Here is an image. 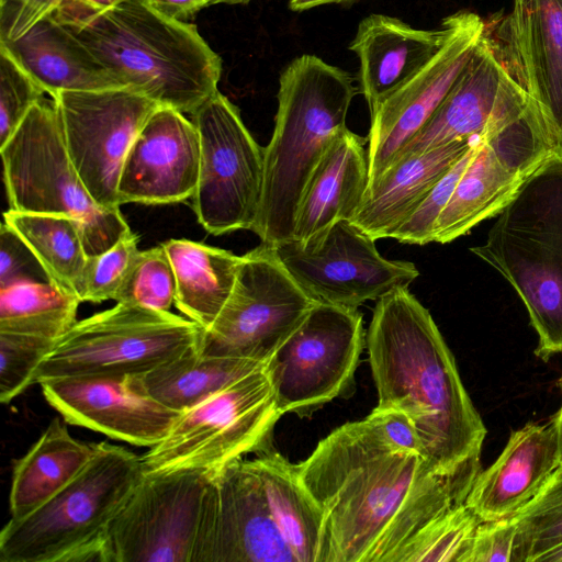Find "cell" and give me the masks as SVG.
Returning <instances> with one entry per match:
<instances>
[{"instance_id": "6da1fadb", "label": "cell", "mask_w": 562, "mask_h": 562, "mask_svg": "<svg viewBox=\"0 0 562 562\" xmlns=\"http://www.w3.org/2000/svg\"><path fill=\"white\" fill-rule=\"evenodd\" d=\"M294 465L323 515L318 562H396L470 490L394 445L371 414L333 430Z\"/></svg>"}, {"instance_id": "7a4b0ae2", "label": "cell", "mask_w": 562, "mask_h": 562, "mask_svg": "<svg viewBox=\"0 0 562 562\" xmlns=\"http://www.w3.org/2000/svg\"><path fill=\"white\" fill-rule=\"evenodd\" d=\"M366 345L378 407L404 413L431 468L471 486L486 427L439 328L408 286L376 300Z\"/></svg>"}, {"instance_id": "3957f363", "label": "cell", "mask_w": 562, "mask_h": 562, "mask_svg": "<svg viewBox=\"0 0 562 562\" xmlns=\"http://www.w3.org/2000/svg\"><path fill=\"white\" fill-rule=\"evenodd\" d=\"M355 77L304 54L280 74L272 137L265 147L262 194L252 232L277 245L293 237L304 189L334 135L346 127Z\"/></svg>"}, {"instance_id": "277c9868", "label": "cell", "mask_w": 562, "mask_h": 562, "mask_svg": "<svg viewBox=\"0 0 562 562\" xmlns=\"http://www.w3.org/2000/svg\"><path fill=\"white\" fill-rule=\"evenodd\" d=\"M65 26L125 87L161 106L192 114L218 91L222 59L196 26L158 13L145 0H124Z\"/></svg>"}, {"instance_id": "5b68a950", "label": "cell", "mask_w": 562, "mask_h": 562, "mask_svg": "<svg viewBox=\"0 0 562 562\" xmlns=\"http://www.w3.org/2000/svg\"><path fill=\"white\" fill-rule=\"evenodd\" d=\"M471 251L515 289L538 334L537 357L562 352V151L550 155Z\"/></svg>"}, {"instance_id": "8992f818", "label": "cell", "mask_w": 562, "mask_h": 562, "mask_svg": "<svg viewBox=\"0 0 562 562\" xmlns=\"http://www.w3.org/2000/svg\"><path fill=\"white\" fill-rule=\"evenodd\" d=\"M144 475L140 457L102 441L65 487L0 532L1 562H102L106 530Z\"/></svg>"}, {"instance_id": "52a82bcc", "label": "cell", "mask_w": 562, "mask_h": 562, "mask_svg": "<svg viewBox=\"0 0 562 562\" xmlns=\"http://www.w3.org/2000/svg\"><path fill=\"white\" fill-rule=\"evenodd\" d=\"M217 471L144 473L106 530L102 562H213Z\"/></svg>"}, {"instance_id": "ba28073f", "label": "cell", "mask_w": 562, "mask_h": 562, "mask_svg": "<svg viewBox=\"0 0 562 562\" xmlns=\"http://www.w3.org/2000/svg\"><path fill=\"white\" fill-rule=\"evenodd\" d=\"M0 153L10 209L74 218L88 256L131 232L120 209L101 207L89 194L68 154L53 98L30 110Z\"/></svg>"}, {"instance_id": "9c48e42d", "label": "cell", "mask_w": 562, "mask_h": 562, "mask_svg": "<svg viewBox=\"0 0 562 562\" xmlns=\"http://www.w3.org/2000/svg\"><path fill=\"white\" fill-rule=\"evenodd\" d=\"M203 328L189 318L116 303L76 324L41 363L35 383L74 376L140 375L192 351Z\"/></svg>"}, {"instance_id": "30bf717a", "label": "cell", "mask_w": 562, "mask_h": 562, "mask_svg": "<svg viewBox=\"0 0 562 562\" xmlns=\"http://www.w3.org/2000/svg\"><path fill=\"white\" fill-rule=\"evenodd\" d=\"M282 416L265 364L182 413L168 435L140 461L144 473L220 469L272 448Z\"/></svg>"}, {"instance_id": "8fae6325", "label": "cell", "mask_w": 562, "mask_h": 562, "mask_svg": "<svg viewBox=\"0 0 562 562\" xmlns=\"http://www.w3.org/2000/svg\"><path fill=\"white\" fill-rule=\"evenodd\" d=\"M366 344L358 308L314 303L266 361L282 415H311L352 387Z\"/></svg>"}, {"instance_id": "7c38bea8", "label": "cell", "mask_w": 562, "mask_h": 562, "mask_svg": "<svg viewBox=\"0 0 562 562\" xmlns=\"http://www.w3.org/2000/svg\"><path fill=\"white\" fill-rule=\"evenodd\" d=\"M200 136L193 211L215 236L252 229L261 201L265 147L245 126L238 108L215 92L192 114Z\"/></svg>"}, {"instance_id": "4fadbf2b", "label": "cell", "mask_w": 562, "mask_h": 562, "mask_svg": "<svg viewBox=\"0 0 562 562\" xmlns=\"http://www.w3.org/2000/svg\"><path fill=\"white\" fill-rule=\"evenodd\" d=\"M314 303L283 267L273 246L261 243L241 256L228 300L203 329L200 352L266 363Z\"/></svg>"}, {"instance_id": "5bb4252c", "label": "cell", "mask_w": 562, "mask_h": 562, "mask_svg": "<svg viewBox=\"0 0 562 562\" xmlns=\"http://www.w3.org/2000/svg\"><path fill=\"white\" fill-rule=\"evenodd\" d=\"M300 288L315 302L358 308L418 276L415 263L382 257L375 239L350 221H339L301 241L273 245Z\"/></svg>"}, {"instance_id": "9a60e30c", "label": "cell", "mask_w": 562, "mask_h": 562, "mask_svg": "<svg viewBox=\"0 0 562 562\" xmlns=\"http://www.w3.org/2000/svg\"><path fill=\"white\" fill-rule=\"evenodd\" d=\"M561 151L540 117L527 111L486 135L459 179L434 228V241L450 243L497 215L550 155Z\"/></svg>"}, {"instance_id": "2e32d148", "label": "cell", "mask_w": 562, "mask_h": 562, "mask_svg": "<svg viewBox=\"0 0 562 562\" xmlns=\"http://www.w3.org/2000/svg\"><path fill=\"white\" fill-rule=\"evenodd\" d=\"M53 99L68 154L89 194L101 207L119 209L125 157L160 105L130 87L61 91Z\"/></svg>"}, {"instance_id": "e0dca14e", "label": "cell", "mask_w": 562, "mask_h": 562, "mask_svg": "<svg viewBox=\"0 0 562 562\" xmlns=\"http://www.w3.org/2000/svg\"><path fill=\"white\" fill-rule=\"evenodd\" d=\"M447 19L449 32L439 50L370 113L369 186L428 122L486 32L484 21L474 12L459 11Z\"/></svg>"}, {"instance_id": "ac0fdd59", "label": "cell", "mask_w": 562, "mask_h": 562, "mask_svg": "<svg viewBox=\"0 0 562 562\" xmlns=\"http://www.w3.org/2000/svg\"><path fill=\"white\" fill-rule=\"evenodd\" d=\"M528 108L525 91L497 56L485 32L431 117L391 165L454 142L491 135Z\"/></svg>"}, {"instance_id": "d6986e66", "label": "cell", "mask_w": 562, "mask_h": 562, "mask_svg": "<svg viewBox=\"0 0 562 562\" xmlns=\"http://www.w3.org/2000/svg\"><path fill=\"white\" fill-rule=\"evenodd\" d=\"M38 384L66 423L135 446L157 445L181 415L149 396L137 375L58 378Z\"/></svg>"}, {"instance_id": "ffe728a7", "label": "cell", "mask_w": 562, "mask_h": 562, "mask_svg": "<svg viewBox=\"0 0 562 562\" xmlns=\"http://www.w3.org/2000/svg\"><path fill=\"white\" fill-rule=\"evenodd\" d=\"M200 136L184 113L158 106L134 139L123 164L121 204H168L192 198L199 180Z\"/></svg>"}, {"instance_id": "44dd1931", "label": "cell", "mask_w": 562, "mask_h": 562, "mask_svg": "<svg viewBox=\"0 0 562 562\" xmlns=\"http://www.w3.org/2000/svg\"><path fill=\"white\" fill-rule=\"evenodd\" d=\"M508 70L562 151V0H514Z\"/></svg>"}, {"instance_id": "7402d4cb", "label": "cell", "mask_w": 562, "mask_h": 562, "mask_svg": "<svg viewBox=\"0 0 562 562\" xmlns=\"http://www.w3.org/2000/svg\"><path fill=\"white\" fill-rule=\"evenodd\" d=\"M560 465L555 416L514 430L498 458L479 471L464 503L481 518L512 517L543 487Z\"/></svg>"}, {"instance_id": "603a6c76", "label": "cell", "mask_w": 562, "mask_h": 562, "mask_svg": "<svg viewBox=\"0 0 562 562\" xmlns=\"http://www.w3.org/2000/svg\"><path fill=\"white\" fill-rule=\"evenodd\" d=\"M218 514L213 562H296L283 539L250 460L217 471Z\"/></svg>"}, {"instance_id": "cb8c5ba5", "label": "cell", "mask_w": 562, "mask_h": 562, "mask_svg": "<svg viewBox=\"0 0 562 562\" xmlns=\"http://www.w3.org/2000/svg\"><path fill=\"white\" fill-rule=\"evenodd\" d=\"M448 32L447 16L432 30L416 29L397 18L379 13L359 22L349 49L360 61L358 89L370 113L430 60Z\"/></svg>"}, {"instance_id": "d4e9b609", "label": "cell", "mask_w": 562, "mask_h": 562, "mask_svg": "<svg viewBox=\"0 0 562 562\" xmlns=\"http://www.w3.org/2000/svg\"><path fill=\"white\" fill-rule=\"evenodd\" d=\"M367 142L347 126L334 135L304 189L292 239L304 241L353 217L369 186Z\"/></svg>"}, {"instance_id": "484cf974", "label": "cell", "mask_w": 562, "mask_h": 562, "mask_svg": "<svg viewBox=\"0 0 562 562\" xmlns=\"http://www.w3.org/2000/svg\"><path fill=\"white\" fill-rule=\"evenodd\" d=\"M480 138L483 137L454 142L395 161L368 187L350 222L375 240L392 237L441 177Z\"/></svg>"}, {"instance_id": "4316f807", "label": "cell", "mask_w": 562, "mask_h": 562, "mask_svg": "<svg viewBox=\"0 0 562 562\" xmlns=\"http://www.w3.org/2000/svg\"><path fill=\"white\" fill-rule=\"evenodd\" d=\"M50 98L61 91L124 88L64 24L48 18L19 40L0 43Z\"/></svg>"}, {"instance_id": "83f0119b", "label": "cell", "mask_w": 562, "mask_h": 562, "mask_svg": "<svg viewBox=\"0 0 562 562\" xmlns=\"http://www.w3.org/2000/svg\"><path fill=\"white\" fill-rule=\"evenodd\" d=\"M95 443L74 438L58 418L13 467L10 514L21 519L65 487L86 467Z\"/></svg>"}, {"instance_id": "f1b7e54d", "label": "cell", "mask_w": 562, "mask_h": 562, "mask_svg": "<svg viewBox=\"0 0 562 562\" xmlns=\"http://www.w3.org/2000/svg\"><path fill=\"white\" fill-rule=\"evenodd\" d=\"M161 245L176 278L175 305L206 329L234 289L241 256L189 239H169Z\"/></svg>"}, {"instance_id": "f546056e", "label": "cell", "mask_w": 562, "mask_h": 562, "mask_svg": "<svg viewBox=\"0 0 562 562\" xmlns=\"http://www.w3.org/2000/svg\"><path fill=\"white\" fill-rule=\"evenodd\" d=\"M250 460L283 539L296 562H318L323 515L301 482L295 465L268 449Z\"/></svg>"}, {"instance_id": "4dcf8cb0", "label": "cell", "mask_w": 562, "mask_h": 562, "mask_svg": "<svg viewBox=\"0 0 562 562\" xmlns=\"http://www.w3.org/2000/svg\"><path fill=\"white\" fill-rule=\"evenodd\" d=\"M263 364L198 350L137 378L149 396L182 414Z\"/></svg>"}, {"instance_id": "1f68e13d", "label": "cell", "mask_w": 562, "mask_h": 562, "mask_svg": "<svg viewBox=\"0 0 562 562\" xmlns=\"http://www.w3.org/2000/svg\"><path fill=\"white\" fill-rule=\"evenodd\" d=\"M3 221L30 247L49 280L81 300L88 255L78 223L66 215L12 209L3 213Z\"/></svg>"}, {"instance_id": "d6a6232c", "label": "cell", "mask_w": 562, "mask_h": 562, "mask_svg": "<svg viewBox=\"0 0 562 562\" xmlns=\"http://www.w3.org/2000/svg\"><path fill=\"white\" fill-rule=\"evenodd\" d=\"M81 300L52 281H22L0 289V331L58 340L77 322Z\"/></svg>"}, {"instance_id": "836d02e7", "label": "cell", "mask_w": 562, "mask_h": 562, "mask_svg": "<svg viewBox=\"0 0 562 562\" xmlns=\"http://www.w3.org/2000/svg\"><path fill=\"white\" fill-rule=\"evenodd\" d=\"M481 518L459 502L420 530L396 562H465Z\"/></svg>"}, {"instance_id": "e575fe53", "label": "cell", "mask_w": 562, "mask_h": 562, "mask_svg": "<svg viewBox=\"0 0 562 562\" xmlns=\"http://www.w3.org/2000/svg\"><path fill=\"white\" fill-rule=\"evenodd\" d=\"M513 518L517 525L515 562H536L562 544V464Z\"/></svg>"}, {"instance_id": "d590c367", "label": "cell", "mask_w": 562, "mask_h": 562, "mask_svg": "<svg viewBox=\"0 0 562 562\" xmlns=\"http://www.w3.org/2000/svg\"><path fill=\"white\" fill-rule=\"evenodd\" d=\"M176 278L162 245L138 252L116 293V303L168 312L175 304Z\"/></svg>"}, {"instance_id": "8d00e7d4", "label": "cell", "mask_w": 562, "mask_h": 562, "mask_svg": "<svg viewBox=\"0 0 562 562\" xmlns=\"http://www.w3.org/2000/svg\"><path fill=\"white\" fill-rule=\"evenodd\" d=\"M57 340L42 336L0 331V401L11 402L30 385Z\"/></svg>"}, {"instance_id": "74e56055", "label": "cell", "mask_w": 562, "mask_h": 562, "mask_svg": "<svg viewBox=\"0 0 562 562\" xmlns=\"http://www.w3.org/2000/svg\"><path fill=\"white\" fill-rule=\"evenodd\" d=\"M138 252L137 236L131 231L110 249L88 256L81 301L114 300Z\"/></svg>"}, {"instance_id": "f35d334b", "label": "cell", "mask_w": 562, "mask_h": 562, "mask_svg": "<svg viewBox=\"0 0 562 562\" xmlns=\"http://www.w3.org/2000/svg\"><path fill=\"white\" fill-rule=\"evenodd\" d=\"M481 140L482 138L475 140L441 177L418 207L394 232L391 238L411 245H426L434 241L435 224L448 204L459 179L471 161Z\"/></svg>"}, {"instance_id": "ab89813d", "label": "cell", "mask_w": 562, "mask_h": 562, "mask_svg": "<svg viewBox=\"0 0 562 562\" xmlns=\"http://www.w3.org/2000/svg\"><path fill=\"white\" fill-rule=\"evenodd\" d=\"M44 94L43 88L0 49V147Z\"/></svg>"}, {"instance_id": "60d3db41", "label": "cell", "mask_w": 562, "mask_h": 562, "mask_svg": "<svg viewBox=\"0 0 562 562\" xmlns=\"http://www.w3.org/2000/svg\"><path fill=\"white\" fill-rule=\"evenodd\" d=\"M22 281H50L41 262L4 221L0 229V289Z\"/></svg>"}, {"instance_id": "b9f144b4", "label": "cell", "mask_w": 562, "mask_h": 562, "mask_svg": "<svg viewBox=\"0 0 562 562\" xmlns=\"http://www.w3.org/2000/svg\"><path fill=\"white\" fill-rule=\"evenodd\" d=\"M517 525L512 517L482 520L465 562H515Z\"/></svg>"}, {"instance_id": "7bdbcfd3", "label": "cell", "mask_w": 562, "mask_h": 562, "mask_svg": "<svg viewBox=\"0 0 562 562\" xmlns=\"http://www.w3.org/2000/svg\"><path fill=\"white\" fill-rule=\"evenodd\" d=\"M65 0H0V43L21 38L50 18Z\"/></svg>"}, {"instance_id": "ee69618b", "label": "cell", "mask_w": 562, "mask_h": 562, "mask_svg": "<svg viewBox=\"0 0 562 562\" xmlns=\"http://www.w3.org/2000/svg\"><path fill=\"white\" fill-rule=\"evenodd\" d=\"M385 436L397 447L414 452H422L420 442L409 418L402 412L392 408L375 407L370 413Z\"/></svg>"}, {"instance_id": "f6af8a7d", "label": "cell", "mask_w": 562, "mask_h": 562, "mask_svg": "<svg viewBox=\"0 0 562 562\" xmlns=\"http://www.w3.org/2000/svg\"><path fill=\"white\" fill-rule=\"evenodd\" d=\"M123 1L124 0H65L52 18L65 25L75 24L97 13L112 9Z\"/></svg>"}, {"instance_id": "bcb514c9", "label": "cell", "mask_w": 562, "mask_h": 562, "mask_svg": "<svg viewBox=\"0 0 562 562\" xmlns=\"http://www.w3.org/2000/svg\"><path fill=\"white\" fill-rule=\"evenodd\" d=\"M158 13L179 21L194 16L202 9L212 5V0H145Z\"/></svg>"}, {"instance_id": "7dc6e473", "label": "cell", "mask_w": 562, "mask_h": 562, "mask_svg": "<svg viewBox=\"0 0 562 562\" xmlns=\"http://www.w3.org/2000/svg\"><path fill=\"white\" fill-rule=\"evenodd\" d=\"M355 0H289L288 7L294 12H303L319 5L331 3H348Z\"/></svg>"}, {"instance_id": "c3c4849f", "label": "cell", "mask_w": 562, "mask_h": 562, "mask_svg": "<svg viewBox=\"0 0 562 562\" xmlns=\"http://www.w3.org/2000/svg\"><path fill=\"white\" fill-rule=\"evenodd\" d=\"M536 562H562V544L541 554Z\"/></svg>"}, {"instance_id": "681fc988", "label": "cell", "mask_w": 562, "mask_h": 562, "mask_svg": "<svg viewBox=\"0 0 562 562\" xmlns=\"http://www.w3.org/2000/svg\"><path fill=\"white\" fill-rule=\"evenodd\" d=\"M558 426V439H559V454H560V464H562V404L558 412L554 414Z\"/></svg>"}, {"instance_id": "f907efd6", "label": "cell", "mask_w": 562, "mask_h": 562, "mask_svg": "<svg viewBox=\"0 0 562 562\" xmlns=\"http://www.w3.org/2000/svg\"><path fill=\"white\" fill-rule=\"evenodd\" d=\"M251 0H212V5L213 4H221V3H224V4H246L248 2H250Z\"/></svg>"}, {"instance_id": "816d5d0a", "label": "cell", "mask_w": 562, "mask_h": 562, "mask_svg": "<svg viewBox=\"0 0 562 562\" xmlns=\"http://www.w3.org/2000/svg\"><path fill=\"white\" fill-rule=\"evenodd\" d=\"M558 386L561 389V392H562V375L560 376V379L558 381Z\"/></svg>"}]
</instances>
